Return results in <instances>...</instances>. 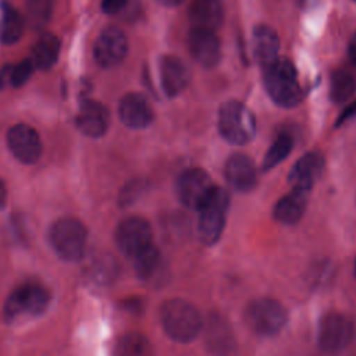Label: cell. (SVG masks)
<instances>
[{
	"label": "cell",
	"instance_id": "9",
	"mask_svg": "<svg viewBox=\"0 0 356 356\" xmlns=\"http://www.w3.org/2000/svg\"><path fill=\"white\" fill-rule=\"evenodd\" d=\"M216 185L203 168L192 167L181 172L175 182V195L188 209L199 210Z\"/></svg>",
	"mask_w": 356,
	"mask_h": 356
},
{
	"label": "cell",
	"instance_id": "3",
	"mask_svg": "<svg viewBox=\"0 0 356 356\" xmlns=\"http://www.w3.org/2000/svg\"><path fill=\"white\" fill-rule=\"evenodd\" d=\"M49 241L60 259L65 261H78L86 250L88 231L79 220L63 217L51 225Z\"/></svg>",
	"mask_w": 356,
	"mask_h": 356
},
{
	"label": "cell",
	"instance_id": "27",
	"mask_svg": "<svg viewBox=\"0 0 356 356\" xmlns=\"http://www.w3.org/2000/svg\"><path fill=\"white\" fill-rule=\"evenodd\" d=\"M118 356H154L150 341L140 332L125 334L118 343Z\"/></svg>",
	"mask_w": 356,
	"mask_h": 356
},
{
	"label": "cell",
	"instance_id": "16",
	"mask_svg": "<svg viewBox=\"0 0 356 356\" xmlns=\"http://www.w3.org/2000/svg\"><path fill=\"white\" fill-rule=\"evenodd\" d=\"M120 120L132 129L146 128L153 121V110L142 93L125 95L118 106Z\"/></svg>",
	"mask_w": 356,
	"mask_h": 356
},
{
	"label": "cell",
	"instance_id": "31",
	"mask_svg": "<svg viewBox=\"0 0 356 356\" xmlns=\"http://www.w3.org/2000/svg\"><path fill=\"white\" fill-rule=\"evenodd\" d=\"M142 188H143V184L139 181L128 184L127 188L124 189V192L121 193V202L122 203L134 202L139 196V193H142Z\"/></svg>",
	"mask_w": 356,
	"mask_h": 356
},
{
	"label": "cell",
	"instance_id": "34",
	"mask_svg": "<svg viewBox=\"0 0 356 356\" xmlns=\"http://www.w3.org/2000/svg\"><path fill=\"white\" fill-rule=\"evenodd\" d=\"M349 57H350L352 63L356 64V32L349 42Z\"/></svg>",
	"mask_w": 356,
	"mask_h": 356
},
{
	"label": "cell",
	"instance_id": "11",
	"mask_svg": "<svg viewBox=\"0 0 356 356\" xmlns=\"http://www.w3.org/2000/svg\"><path fill=\"white\" fill-rule=\"evenodd\" d=\"M128 40L124 32L115 26H108L100 32L95 42V60L103 68L117 67L127 56Z\"/></svg>",
	"mask_w": 356,
	"mask_h": 356
},
{
	"label": "cell",
	"instance_id": "37",
	"mask_svg": "<svg viewBox=\"0 0 356 356\" xmlns=\"http://www.w3.org/2000/svg\"><path fill=\"white\" fill-rule=\"evenodd\" d=\"M355 274H356V263H355Z\"/></svg>",
	"mask_w": 356,
	"mask_h": 356
},
{
	"label": "cell",
	"instance_id": "5",
	"mask_svg": "<svg viewBox=\"0 0 356 356\" xmlns=\"http://www.w3.org/2000/svg\"><path fill=\"white\" fill-rule=\"evenodd\" d=\"M218 129L229 143L246 145L256 134V118L243 103L231 100L220 110Z\"/></svg>",
	"mask_w": 356,
	"mask_h": 356
},
{
	"label": "cell",
	"instance_id": "10",
	"mask_svg": "<svg viewBox=\"0 0 356 356\" xmlns=\"http://www.w3.org/2000/svg\"><path fill=\"white\" fill-rule=\"evenodd\" d=\"M152 238V227L142 217H128L115 229V242L120 250L131 257L153 245Z\"/></svg>",
	"mask_w": 356,
	"mask_h": 356
},
{
	"label": "cell",
	"instance_id": "29",
	"mask_svg": "<svg viewBox=\"0 0 356 356\" xmlns=\"http://www.w3.org/2000/svg\"><path fill=\"white\" fill-rule=\"evenodd\" d=\"M53 13L51 0H28L26 4V17L32 26L42 28L46 25Z\"/></svg>",
	"mask_w": 356,
	"mask_h": 356
},
{
	"label": "cell",
	"instance_id": "30",
	"mask_svg": "<svg viewBox=\"0 0 356 356\" xmlns=\"http://www.w3.org/2000/svg\"><path fill=\"white\" fill-rule=\"evenodd\" d=\"M33 63L32 60L29 58H25L22 61H19L15 67L11 68V72H10V83L15 88L18 86H22L32 75L33 72Z\"/></svg>",
	"mask_w": 356,
	"mask_h": 356
},
{
	"label": "cell",
	"instance_id": "12",
	"mask_svg": "<svg viewBox=\"0 0 356 356\" xmlns=\"http://www.w3.org/2000/svg\"><path fill=\"white\" fill-rule=\"evenodd\" d=\"M7 143L17 160L24 164H33L42 154V140L36 129L26 124H17L7 134Z\"/></svg>",
	"mask_w": 356,
	"mask_h": 356
},
{
	"label": "cell",
	"instance_id": "7",
	"mask_svg": "<svg viewBox=\"0 0 356 356\" xmlns=\"http://www.w3.org/2000/svg\"><path fill=\"white\" fill-rule=\"evenodd\" d=\"M50 293L39 282H24L13 289L4 303V316L14 321L25 316H38L44 312Z\"/></svg>",
	"mask_w": 356,
	"mask_h": 356
},
{
	"label": "cell",
	"instance_id": "8",
	"mask_svg": "<svg viewBox=\"0 0 356 356\" xmlns=\"http://www.w3.org/2000/svg\"><path fill=\"white\" fill-rule=\"evenodd\" d=\"M355 337V324L338 312L324 314L317 328V343L325 352H337L346 348Z\"/></svg>",
	"mask_w": 356,
	"mask_h": 356
},
{
	"label": "cell",
	"instance_id": "38",
	"mask_svg": "<svg viewBox=\"0 0 356 356\" xmlns=\"http://www.w3.org/2000/svg\"><path fill=\"white\" fill-rule=\"evenodd\" d=\"M353 1H356V0H353Z\"/></svg>",
	"mask_w": 356,
	"mask_h": 356
},
{
	"label": "cell",
	"instance_id": "15",
	"mask_svg": "<svg viewBox=\"0 0 356 356\" xmlns=\"http://www.w3.org/2000/svg\"><path fill=\"white\" fill-rule=\"evenodd\" d=\"M323 171L324 157L318 152H310L298 159V161L292 165L288 181L295 189L312 191Z\"/></svg>",
	"mask_w": 356,
	"mask_h": 356
},
{
	"label": "cell",
	"instance_id": "22",
	"mask_svg": "<svg viewBox=\"0 0 356 356\" xmlns=\"http://www.w3.org/2000/svg\"><path fill=\"white\" fill-rule=\"evenodd\" d=\"M60 54V39L53 33H43L32 51V63L39 70H50Z\"/></svg>",
	"mask_w": 356,
	"mask_h": 356
},
{
	"label": "cell",
	"instance_id": "4",
	"mask_svg": "<svg viewBox=\"0 0 356 356\" xmlns=\"http://www.w3.org/2000/svg\"><path fill=\"white\" fill-rule=\"evenodd\" d=\"M229 195L224 188L214 186L204 203L199 207L197 235L204 245L218 242L227 221Z\"/></svg>",
	"mask_w": 356,
	"mask_h": 356
},
{
	"label": "cell",
	"instance_id": "17",
	"mask_svg": "<svg viewBox=\"0 0 356 356\" xmlns=\"http://www.w3.org/2000/svg\"><path fill=\"white\" fill-rule=\"evenodd\" d=\"M189 50L203 67H214L220 61L221 46L214 31L193 28L189 35Z\"/></svg>",
	"mask_w": 356,
	"mask_h": 356
},
{
	"label": "cell",
	"instance_id": "23",
	"mask_svg": "<svg viewBox=\"0 0 356 356\" xmlns=\"http://www.w3.org/2000/svg\"><path fill=\"white\" fill-rule=\"evenodd\" d=\"M231 331L221 317H211L207 325V345L216 355L227 353L231 343Z\"/></svg>",
	"mask_w": 356,
	"mask_h": 356
},
{
	"label": "cell",
	"instance_id": "28",
	"mask_svg": "<svg viewBox=\"0 0 356 356\" xmlns=\"http://www.w3.org/2000/svg\"><path fill=\"white\" fill-rule=\"evenodd\" d=\"M355 89H356V82L349 72L343 70H338L332 74L331 85H330V96L332 102L335 103L346 102L349 97H352V95L355 93Z\"/></svg>",
	"mask_w": 356,
	"mask_h": 356
},
{
	"label": "cell",
	"instance_id": "14",
	"mask_svg": "<svg viewBox=\"0 0 356 356\" xmlns=\"http://www.w3.org/2000/svg\"><path fill=\"white\" fill-rule=\"evenodd\" d=\"M78 129L90 138L103 136L110 127V113L106 106L95 100H85L76 114Z\"/></svg>",
	"mask_w": 356,
	"mask_h": 356
},
{
	"label": "cell",
	"instance_id": "13",
	"mask_svg": "<svg viewBox=\"0 0 356 356\" xmlns=\"http://www.w3.org/2000/svg\"><path fill=\"white\" fill-rule=\"evenodd\" d=\"M224 177L228 185L236 192H249L257 184L256 165L253 160L243 153H235L227 159Z\"/></svg>",
	"mask_w": 356,
	"mask_h": 356
},
{
	"label": "cell",
	"instance_id": "35",
	"mask_svg": "<svg viewBox=\"0 0 356 356\" xmlns=\"http://www.w3.org/2000/svg\"><path fill=\"white\" fill-rule=\"evenodd\" d=\"M4 200H6V189L3 186V182L0 181V207L4 204Z\"/></svg>",
	"mask_w": 356,
	"mask_h": 356
},
{
	"label": "cell",
	"instance_id": "1",
	"mask_svg": "<svg viewBox=\"0 0 356 356\" xmlns=\"http://www.w3.org/2000/svg\"><path fill=\"white\" fill-rule=\"evenodd\" d=\"M160 320L164 332L172 341L181 343L196 339L203 327V320L196 306L181 298L168 299L161 305Z\"/></svg>",
	"mask_w": 356,
	"mask_h": 356
},
{
	"label": "cell",
	"instance_id": "26",
	"mask_svg": "<svg viewBox=\"0 0 356 356\" xmlns=\"http://www.w3.org/2000/svg\"><path fill=\"white\" fill-rule=\"evenodd\" d=\"M292 147H293V138L286 132L280 134L273 142V145L268 147L261 163V170L268 171L277 167L282 160H285L289 156Z\"/></svg>",
	"mask_w": 356,
	"mask_h": 356
},
{
	"label": "cell",
	"instance_id": "21",
	"mask_svg": "<svg viewBox=\"0 0 356 356\" xmlns=\"http://www.w3.org/2000/svg\"><path fill=\"white\" fill-rule=\"evenodd\" d=\"M280 40L275 31L267 25H259L253 31L252 51L256 61L266 67L278 58Z\"/></svg>",
	"mask_w": 356,
	"mask_h": 356
},
{
	"label": "cell",
	"instance_id": "6",
	"mask_svg": "<svg viewBox=\"0 0 356 356\" xmlns=\"http://www.w3.org/2000/svg\"><path fill=\"white\" fill-rule=\"evenodd\" d=\"M288 314L285 307L275 299L259 298L252 300L245 310L248 327L261 337L278 334L286 324Z\"/></svg>",
	"mask_w": 356,
	"mask_h": 356
},
{
	"label": "cell",
	"instance_id": "2",
	"mask_svg": "<svg viewBox=\"0 0 356 356\" xmlns=\"http://www.w3.org/2000/svg\"><path fill=\"white\" fill-rule=\"evenodd\" d=\"M264 70V86L270 97L282 107H293L302 100V89L293 64L286 58H277Z\"/></svg>",
	"mask_w": 356,
	"mask_h": 356
},
{
	"label": "cell",
	"instance_id": "33",
	"mask_svg": "<svg viewBox=\"0 0 356 356\" xmlns=\"http://www.w3.org/2000/svg\"><path fill=\"white\" fill-rule=\"evenodd\" d=\"M353 115H356V102L352 104V106H349L342 114H341V117L338 118V121H337V125H341V124H343L346 120H349V118H352Z\"/></svg>",
	"mask_w": 356,
	"mask_h": 356
},
{
	"label": "cell",
	"instance_id": "25",
	"mask_svg": "<svg viewBox=\"0 0 356 356\" xmlns=\"http://www.w3.org/2000/svg\"><path fill=\"white\" fill-rule=\"evenodd\" d=\"M134 267L139 278L150 280L153 278L161 266V254L154 245H150L140 253L132 257Z\"/></svg>",
	"mask_w": 356,
	"mask_h": 356
},
{
	"label": "cell",
	"instance_id": "20",
	"mask_svg": "<svg viewBox=\"0 0 356 356\" xmlns=\"http://www.w3.org/2000/svg\"><path fill=\"white\" fill-rule=\"evenodd\" d=\"M189 18L193 28L216 31L224 19L222 0H193Z\"/></svg>",
	"mask_w": 356,
	"mask_h": 356
},
{
	"label": "cell",
	"instance_id": "19",
	"mask_svg": "<svg viewBox=\"0 0 356 356\" xmlns=\"http://www.w3.org/2000/svg\"><path fill=\"white\" fill-rule=\"evenodd\" d=\"M191 74L188 67L175 56H164L160 60V81L167 96H177L181 93L188 82Z\"/></svg>",
	"mask_w": 356,
	"mask_h": 356
},
{
	"label": "cell",
	"instance_id": "36",
	"mask_svg": "<svg viewBox=\"0 0 356 356\" xmlns=\"http://www.w3.org/2000/svg\"><path fill=\"white\" fill-rule=\"evenodd\" d=\"M159 3H161V4H164V6H177V4H179L182 0H157Z\"/></svg>",
	"mask_w": 356,
	"mask_h": 356
},
{
	"label": "cell",
	"instance_id": "24",
	"mask_svg": "<svg viewBox=\"0 0 356 356\" xmlns=\"http://www.w3.org/2000/svg\"><path fill=\"white\" fill-rule=\"evenodd\" d=\"M22 31H24L22 17L15 8L6 6L0 17V40L6 44H13L21 38Z\"/></svg>",
	"mask_w": 356,
	"mask_h": 356
},
{
	"label": "cell",
	"instance_id": "32",
	"mask_svg": "<svg viewBox=\"0 0 356 356\" xmlns=\"http://www.w3.org/2000/svg\"><path fill=\"white\" fill-rule=\"evenodd\" d=\"M127 3L128 0H102V10L106 14H117L127 6Z\"/></svg>",
	"mask_w": 356,
	"mask_h": 356
},
{
	"label": "cell",
	"instance_id": "18",
	"mask_svg": "<svg viewBox=\"0 0 356 356\" xmlns=\"http://www.w3.org/2000/svg\"><path fill=\"white\" fill-rule=\"evenodd\" d=\"M310 191L292 188L289 193L284 195L274 206L273 217L285 225L296 224L305 214L307 207Z\"/></svg>",
	"mask_w": 356,
	"mask_h": 356
}]
</instances>
